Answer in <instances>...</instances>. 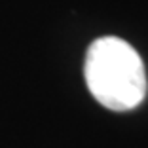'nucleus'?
<instances>
[{"mask_svg":"<svg viewBox=\"0 0 148 148\" xmlns=\"http://www.w3.org/2000/svg\"><path fill=\"white\" fill-rule=\"evenodd\" d=\"M87 89L103 106L125 112L146 97L148 82L137 49L118 36H103L87 48L84 65Z\"/></svg>","mask_w":148,"mask_h":148,"instance_id":"nucleus-1","label":"nucleus"}]
</instances>
